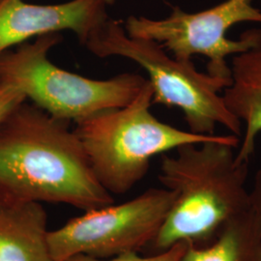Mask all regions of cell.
Masks as SVG:
<instances>
[{"label":"cell","instance_id":"cell-9","mask_svg":"<svg viewBox=\"0 0 261 261\" xmlns=\"http://www.w3.org/2000/svg\"><path fill=\"white\" fill-rule=\"evenodd\" d=\"M42 203L0 199V261H56Z\"/></svg>","mask_w":261,"mask_h":261},{"label":"cell","instance_id":"cell-10","mask_svg":"<svg viewBox=\"0 0 261 261\" xmlns=\"http://www.w3.org/2000/svg\"><path fill=\"white\" fill-rule=\"evenodd\" d=\"M224 103L234 116L246 124L236 160L250 162L261 132V43L232 59L231 84L224 90Z\"/></svg>","mask_w":261,"mask_h":261},{"label":"cell","instance_id":"cell-3","mask_svg":"<svg viewBox=\"0 0 261 261\" xmlns=\"http://www.w3.org/2000/svg\"><path fill=\"white\" fill-rule=\"evenodd\" d=\"M153 90L148 80L130 103L96 112L75 122L95 177L111 195H124L145 177L150 162L186 144L219 140L160 121L150 111Z\"/></svg>","mask_w":261,"mask_h":261},{"label":"cell","instance_id":"cell-7","mask_svg":"<svg viewBox=\"0 0 261 261\" xmlns=\"http://www.w3.org/2000/svg\"><path fill=\"white\" fill-rule=\"evenodd\" d=\"M175 195L166 188H151L140 196L84 212L49 230L47 242L56 261L84 254L108 259L147 248L165 222Z\"/></svg>","mask_w":261,"mask_h":261},{"label":"cell","instance_id":"cell-1","mask_svg":"<svg viewBox=\"0 0 261 261\" xmlns=\"http://www.w3.org/2000/svg\"><path fill=\"white\" fill-rule=\"evenodd\" d=\"M0 199L61 203L84 212L114 203L71 122L28 101L0 120Z\"/></svg>","mask_w":261,"mask_h":261},{"label":"cell","instance_id":"cell-12","mask_svg":"<svg viewBox=\"0 0 261 261\" xmlns=\"http://www.w3.org/2000/svg\"><path fill=\"white\" fill-rule=\"evenodd\" d=\"M189 244L190 243L185 241L178 242L163 252L151 253L147 256H141L138 252H130L108 259H98L84 254H79L67 261H181Z\"/></svg>","mask_w":261,"mask_h":261},{"label":"cell","instance_id":"cell-8","mask_svg":"<svg viewBox=\"0 0 261 261\" xmlns=\"http://www.w3.org/2000/svg\"><path fill=\"white\" fill-rule=\"evenodd\" d=\"M103 0H71L39 5L24 0H0V55L32 38L74 32L84 45L109 18Z\"/></svg>","mask_w":261,"mask_h":261},{"label":"cell","instance_id":"cell-5","mask_svg":"<svg viewBox=\"0 0 261 261\" xmlns=\"http://www.w3.org/2000/svg\"><path fill=\"white\" fill-rule=\"evenodd\" d=\"M61 41L60 33H48L2 53L0 83L17 87L51 116L75 123L130 103L147 81L134 73L93 80L61 69L47 56Z\"/></svg>","mask_w":261,"mask_h":261},{"label":"cell","instance_id":"cell-14","mask_svg":"<svg viewBox=\"0 0 261 261\" xmlns=\"http://www.w3.org/2000/svg\"><path fill=\"white\" fill-rule=\"evenodd\" d=\"M250 194L252 208L258 216L261 224V169L255 173L253 186L250 191Z\"/></svg>","mask_w":261,"mask_h":261},{"label":"cell","instance_id":"cell-11","mask_svg":"<svg viewBox=\"0 0 261 261\" xmlns=\"http://www.w3.org/2000/svg\"><path fill=\"white\" fill-rule=\"evenodd\" d=\"M181 261H261V224L251 207L224 224L213 242L189 244Z\"/></svg>","mask_w":261,"mask_h":261},{"label":"cell","instance_id":"cell-6","mask_svg":"<svg viewBox=\"0 0 261 261\" xmlns=\"http://www.w3.org/2000/svg\"><path fill=\"white\" fill-rule=\"evenodd\" d=\"M244 21L261 23V11L252 6V0H225L196 13L174 7L166 19L130 16L123 23L132 37L155 41L179 60H192L196 55L206 56L207 74L231 81L226 58L261 43L260 29H250L239 40L226 37L229 28Z\"/></svg>","mask_w":261,"mask_h":261},{"label":"cell","instance_id":"cell-13","mask_svg":"<svg viewBox=\"0 0 261 261\" xmlns=\"http://www.w3.org/2000/svg\"><path fill=\"white\" fill-rule=\"evenodd\" d=\"M25 101L27 97L17 87L0 83V120Z\"/></svg>","mask_w":261,"mask_h":261},{"label":"cell","instance_id":"cell-4","mask_svg":"<svg viewBox=\"0 0 261 261\" xmlns=\"http://www.w3.org/2000/svg\"><path fill=\"white\" fill-rule=\"evenodd\" d=\"M84 46L100 58L118 56L139 64L148 75L153 103L180 109L190 132L214 135L219 124L234 136H241L242 123L220 95L231 81L199 73L192 60L168 56L155 41L132 37L118 19H106Z\"/></svg>","mask_w":261,"mask_h":261},{"label":"cell","instance_id":"cell-15","mask_svg":"<svg viewBox=\"0 0 261 261\" xmlns=\"http://www.w3.org/2000/svg\"><path fill=\"white\" fill-rule=\"evenodd\" d=\"M103 1L107 5H112L115 2V0H103Z\"/></svg>","mask_w":261,"mask_h":261},{"label":"cell","instance_id":"cell-2","mask_svg":"<svg viewBox=\"0 0 261 261\" xmlns=\"http://www.w3.org/2000/svg\"><path fill=\"white\" fill-rule=\"evenodd\" d=\"M238 137L178 147L163 154L159 180L175 198L157 236L147 247L163 252L178 242L203 247L214 241L224 224L252 207L247 189L249 163L238 162Z\"/></svg>","mask_w":261,"mask_h":261}]
</instances>
